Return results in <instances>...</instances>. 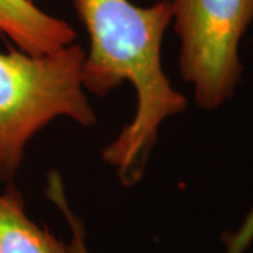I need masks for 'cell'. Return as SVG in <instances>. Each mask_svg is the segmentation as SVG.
Returning a JSON list of instances; mask_svg holds the SVG:
<instances>
[{"instance_id":"cell-4","label":"cell","mask_w":253,"mask_h":253,"mask_svg":"<svg viewBox=\"0 0 253 253\" xmlns=\"http://www.w3.org/2000/svg\"><path fill=\"white\" fill-rule=\"evenodd\" d=\"M0 33L28 54H51L75 42L76 31L33 0H0Z\"/></svg>"},{"instance_id":"cell-3","label":"cell","mask_w":253,"mask_h":253,"mask_svg":"<svg viewBox=\"0 0 253 253\" xmlns=\"http://www.w3.org/2000/svg\"><path fill=\"white\" fill-rule=\"evenodd\" d=\"M180 40L181 78L197 106L219 109L234 96L244 66L239 45L253 21V0H170Z\"/></svg>"},{"instance_id":"cell-5","label":"cell","mask_w":253,"mask_h":253,"mask_svg":"<svg viewBox=\"0 0 253 253\" xmlns=\"http://www.w3.org/2000/svg\"><path fill=\"white\" fill-rule=\"evenodd\" d=\"M0 253H68L66 242L28 217L13 184L0 191Z\"/></svg>"},{"instance_id":"cell-1","label":"cell","mask_w":253,"mask_h":253,"mask_svg":"<svg viewBox=\"0 0 253 253\" xmlns=\"http://www.w3.org/2000/svg\"><path fill=\"white\" fill-rule=\"evenodd\" d=\"M89 34L82 82L106 96L124 82L134 86V118L104 149L103 158L129 187L141 180L163 123L187 109L162 65V42L172 23L170 0L141 7L129 0H75Z\"/></svg>"},{"instance_id":"cell-6","label":"cell","mask_w":253,"mask_h":253,"mask_svg":"<svg viewBox=\"0 0 253 253\" xmlns=\"http://www.w3.org/2000/svg\"><path fill=\"white\" fill-rule=\"evenodd\" d=\"M45 193L46 197L51 200V203L62 212L63 218L66 219L71 229V238L66 242L68 253H90L86 245V231L83 221L73 212V210L69 206V201L66 199L63 189L62 177L59 173H49Z\"/></svg>"},{"instance_id":"cell-2","label":"cell","mask_w":253,"mask_h":253,"mask_svg":"<svg viewBox=\"0 0 253 253\" xmlns=\"http://www.w3.org/2000/svg\"><path fill=\"white\" fill-rule=\"evenodd\" d=\"M84 55L75 42L51 54L0 52V183H11L28 142L54 120L96 124L82 82Z\"/></svg>"}]
</instances>
